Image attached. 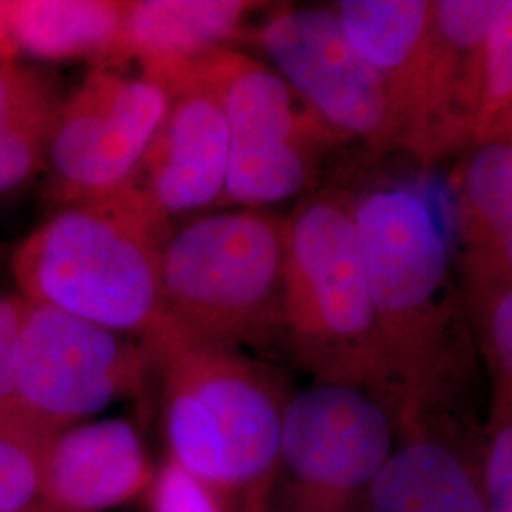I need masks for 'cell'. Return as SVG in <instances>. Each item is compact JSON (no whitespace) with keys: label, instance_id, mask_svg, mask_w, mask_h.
I'll return each mask as SVG.
<instances>
[{"label":"cell","instance_id":"obj_1","mask_svg":"<svg viewBox=\"0 0 512 512\" xmlns=\"http://www.w3.org/2000/svg\"><path fill=\"white\" fill-rule=\"evenodd\" d=\"M351 196L378 325L384 403L397 431L427 418L471 416L478 348L433 209L401 184Z\"/></svg>","mask_w":512,"mask_h":512},{"label":"cell","instance_id":"obj_2","mask_svg":"<svg viewBox=\"0 0 512 512\" xmlns=\"http://www.w3.org/2000/svg\"><path fill=\"white\" fill-rule=\"evenodd\" d=\"M287 217L234 209L190 220L165 243L158 321L143 346L158 374L186 351L279 342Z\"/></svg>","mask_w":512,"mask_h":512},{"label":"cell","instance_id":"obj_3","mask_svg":"<svg viewBox=\"0 0 512 512\" xmlns=\"http://www.w3.org/2000/svg\"><path fill=\"white\" fill-rule=\"evenodd\" d=\"M173 236L128 192L73 203L21 243L12 272L23 296L145 346L162 296V256Z\"/></svg>","mask_w":512,"mask_h":512},{"label":"cell","instance_id":"obj_4","mask_svg":"<svg viewBox=\"0 0 512 512\" xmlns=\"http://www.w3.org/2000/svg\"><path fill=\"white\" fill-rule=\"evenodd\" d=\"M279 342L313 382L361 387L384 403L376 313L346 190L310 192L287 215Z\"/></svg>","mask_w":512,"mask_h":512},{"label":"cell","instance_id":"obj_5","mask_svg":"<svg viewBox=\"0 0 512 512\" xmlns=\"http://www.w3.org/2000/svg\"><path fill=\"white\" fill-rule=\"evenodd\" d=\"M160 376L165 458L243 503H272L293 395L283 374L239 348L205 346Z\"/></svg>","mask_w":512,"mask_h":512},{"label":"cell","instance_id":"obj_6","mask_svg":"<svg viewBox=\"0 0 512 512\" xmlns=\"http://www.w3.org/2000/svg\"><path fill=\"white\" fill-rule=\"evenodd\" d=\"M219 95L230 133L222 205L264 209L306 194L330 148L344 143L274 69L224 48L194 69Z\"/></svg>","mask_w":512,"mask_h":512},{"label":"cell","instance_id":"obj_7","mask_svg":"<svg viewBox=\"0 0 512 512\" xmlns=\"http://www.w3.org/2000/svg\"><path fill=\"white\" fill-rule=\"evenodd\" d=\"M397 440L370 391L321 384L293 393L283 418L272 512H361Z\"/></svg>","mask_w":512,"mask_h":512},{"label":"cell","instance_id":"obj_8","mask_svg":"<svg viewBox=\"0 0 512 512\" xmlns=\"http://www.w3.org/2000/svg\"><path fill=\"white\" fill-rule=\"evenodd\" d=\"M152 374L158 372L141 344L29 300L14 397L40 418L69 429L120 399L143 397Z\"/></svg>","mask_w":512,"mask_h":512},{"label":"cell","instance_id":"obj_9","mask_svg":"<svg viewBox=\"0 0 512 512\" xmlns=\"http://www.w3.org/2000/svg\"><path fill=\"white\" fill-rule=\"evenodd\" d=\"M256 44L296 97L344 143L374 154L403 148L384 80L351 46L334 6L277 8Z\"/></svg>","mask_w":512,"mask_h":512},{"label":"cell","instance_id":"obj_10","mask_svg":"<svg viewBox=\"0 0 512 512\" xmlns=\"http://www.w3.org/2000/svg\"><path fill=\"white\" fill-rule=\"evenodd\" d=\"M164 84L97 67L59 110L48 164L57 205L114 194L137 169L169 112Z\"/></svg>","mask_w":512,"mask_h":512},{"label":"cell","instance_id":"obj_11","mask_svg":"<svg viewBox=\"0 0 512 512\" xmlns=\"http://www.w3.org/2000/svg\"><path fill=\"white\" fill-rule=\"evenodd\" d=\"M228 158L230 133L219 95L192 73L173 95L162 126L120 190L175 232V220L222 207Z\"/></svg>","mask_w":512,"mask_h":512},{"label":"cell","instance_id":"obj_12","mask_svg":"<svg viewBox=\"0 0 512 512\" xmlns=\"http://www.w3.org/2000/svg\"><path fill=\"white\" fill-rule=\"evenodd\" d=\"M505 0H433L410 154L429 165L473 145L486 40Z\"/></svg>","mask_w":512,"mask_h":512},{"label":"cell","instance_id":"obj_13","mask_svg":"<svg viewBox=\"0 0 512 512\" xmlns=\"http://www.w3.org/2000/svg\"><path fill=\"white\" fill-rule=\"evenodd\" d=\"M480 425L473 416H437L401 427L361 512H490Z\"/></svg>","mask_w":512,"mask_h":512},{"label":"cell","instance_id":"obj_14","mask_svg":"<svg viewBox=\"0 0 512 512\" xmlns=\"http://www.w3.org/2000/svg\"><path fill=\"white\" fill-rule=\"evenodd\" d=\"M456 272L467 311L512 287V141L467 148L452 177Z\"/></svg>","mask_w":512,"mask_h":512},{"label":"cell","instance_id":"obj_15","mask_svg":"<svg viewBox=\"0 0 512 512\" xmlns=\"http://www.w3.org/2000/svg\"><path fill=\"white\" fill-rule=\"evenodd\" d=\"M156 473L128 420L78 423L54 440L44 467V512H109L147 495Z\"/></svg>","mask_w":512,"mask_h":512},{"label":"cell","instance_id":"obj_16","mask_svg":"<svg viewBox=\"0 0 512 512\" xmlns=\"http://www.w3.org/2000/svg\"><path fill=\"white\" fill-rule=\"evenodd\" d=\"M264 4L241 0L129 2L124 31L110 69L137 61L143 76L175 92L207 59L228 48L247 16Z\"/></svg>","mask_w":512,"mask_h":512},{"label":"cell","instance_id":"obj_17","mask_svg":"<svg viewBox=\"0 0 512 512\" xmlns=\"http://www.w3.org/2000/svg\"><path fill=\"white\" fill-rule=\"evenodd\" d=\"M355 52L380 74L410 152L433 0H340L332 4Z\"/></svg>","mask_w":512,"mask_h":512},{"label":"cell","instance_id":"obj_18","mask_svg":"<svg viewBox=\"0 0 512 512\" xmlns=\"http://www.w3.org/2000/svg\"><path fill=\"white\" fill-rule=\"evenodd\" d=\"M128 6L118 0H10L4 12L18 54L46 61L93 59L110 69Z\"/></svg>","mask_w":512,"mask_h":512},{"label":"cell","instance_id":"obj_19","mask_svg":"<svg viewBox=\"0 0 512 512\" xmlns=\"http://www.w3.org/2000/svg\"><path fill=\"white\" fill-rule=\"evenodd\" d=\"M61 105L54 74L0 61V192L48 164Z\"/></svg>","mask_w":512,"mask_h":512},{"label":"cell","instance_id":"obj_20","mask_svg":"<svg viewBox=\"0 0 512 512\" xmlns=\"http://www.w3.org/2000/svg\"><path fill=\"white\" fill-rule=\"evenodd\" d=\"M65 431L19 403H0V512H44V467Z\"/></svg>","mask_w":512,"mask_h":512},{"label":"cell","instance_id":"obj_21","mask_svg":"<svg viewBox=\"0 0 512 512\" xmlns=\"http://www.w3.org/2000/svg\"><path fill=\"white\" fill-rule=\"evenodd\" d=\"M482 433V484L490 512H512V384L490 376Z\"/></svg>","mask_w":512,"mask_h":512},{"label":"cell","instance_id":"obj_22","mask_svg":"<svg viewBox=\"0 0 512 512\" xmlns=\"http://www.w3.org/2000/svg\"><path fill=\"white\" fill-rule=\"evenodd\" d=\"M143 501L147 512H272V503H243L169 458L156 465Z\"/></svg>","mask_w":512,"mask_h":512},{"label":"cell","instance_id":"obj_23","mask_svg":"<svg viewBox=\"0 0 512 512\" xmlns=\"http://www.w3.org/2000/svg\"><path fill=\"white\" fill-rule=\"evenodd\" d=\"M512 109V0H505L486 40L482 67V99L473 145L486 141ZM471 145V147H473Z\"/></svg>","mask_w":512,"mask_h":512},{"label":"cell","instance_id":"obj_24","mask_svg":"<svg viewBox=\"0 0 512 512\" xmlns=\"http://www.w3.org/2000/svg\"><path fill=\"white\" fill-rule=\"evenodd\" d=\"M469 319L488 374L512 384V287L471 308Z\"/></svg>","mask_w":512,"mask_h":512},{"label":"cell","instance_id":"obj_25","mask_svg":"<svg viewBox=\"0 0 512 512\" xmlns=\"http://www.w3.org/2000/svg\"><path fill=\"white\" fill-rule=\"evenodd\" d=\"M27 308L25 296H0V403L14 397L19 338Z\"/></svg>","mask_w":512,"mask_h":512},{"label":"cell","instance_id":"obj_26","mask_svg":"<svg viewBox=\"0 0 512 512\" xmlns=\"http://www.w3.org/2000/svg\"><path fill=\"white\" fill-rule=\"evenodd\" d=\"M16 55H18V50L14 46V40L10 37L4 2H0V61H12Z\"/></svg>","mask_w":512,"mask_h":512},{"label":"cell","instance_id":"obj_27","mask_svg":"<svg viewBox=\"0 0 512 512\" xmlns=\"http://www.w3.org/2000/svg\"><path fill=\"white\" fill-rule=\"evenodd\" d=\"M490 137H501V139H511L512 141V109L501 118V122L497 124V128L492 131Z\"/></svg>","mask_w":512,"mask_h":512}]
</instances>
